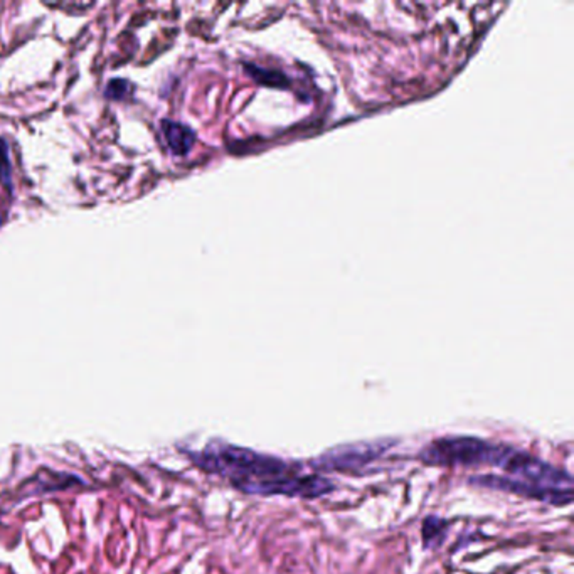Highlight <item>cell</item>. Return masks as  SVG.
I'll return each mask as SVG.
<instances>
[{"mask_svg": "<svg viewBox=\"0 0 574 574\" xmlns=\"http://www.w3.org/2000/svg\"><path fill=\"white\" fill-rule=\"evenodd\" d=\"M493 467L500 469L504 475H472L469 484L517 493L551 506H568L573 502L571 473L539 456L510 445H500V454Z\"/></svg>", "mask_w": 574, "mask_h": 574, "instance_id": "obj_1", "label": "cell"}, {"mask_svg": "<svg viewBox=\"0 0 574 574\" xmlns=\"http://www.w3.org/2000/svg\"><path fill=\"white\" fill-rule=\"evenodd\" d=\"M187 456L204 472L220 475L241 492L256 482L288 473L304 472V465L297 462L260 454L222 439H213L201 452H187Z\"/></svg>", "mask_w": 574, "mask_h": 574, "instance_id": "obj_2", "label": "cell"}, {"mask_svg": "<svg viewBox=\"0 0 574 574\" xmlns=\"http://www.w3.org/2000/svg\"><path fill=\"white\" fill-rule=\"evenodd\" d=\"M500 445L477 437H443L423 446L418 458L430 467L495 465Z\"/></svg>", "mask_w": 574, "mask_h": 574, "instance_id": "obj_3", "label": "cell"}, {"mask_svg": "<svg viewBox=\"0 0 574 574\" xmlns=\"http://www.w3.org/2000/svg\"><path fill=\"white\" fill-rule=\"evenodd\" d=\"M334 490H336V484L327 477H322L319 473L297 472L256 482L248 485L243 492L252 495H265V497L282 495L290 499L314 500L329 495Z\"/></svg>", "mask_w": 574, "mask_h": 574, "instance_id": "obj_4", "label": "cell"}, {"mask_svg": "<svg viewBox=\"0 0 574 574\" xmlns=\"http://www.w3.org/2000/svg\"><path fill=\"white\" fill-rule=\"evenodd\" d=\"M392 441H377V443H355L344 445L310 462V467L322 472H349L357 470L364 465H369L374 460L383 455Z\"/></svg>", "mask_w": 574, "mask_h": 574, "instance_id": "obj_5", "label": "cell"}, {"mask_svg": "<svg viewBox=\"0 0 574 574\" xmlns=\"http://www.w3.org/2000/svg\"><path fill=\"white\" fill-rule=\"evenodd\" d=\"M162 130H164V136H166L172 152L177 153V155H186L190 151V147L194 144V134L190 128H187L181 123L166 120L162 123Z\"/></svg>", "mask_w": 574, "mask_h": 574, "instance_id": "obj_6", "label": "cell"}, {"mask_svg": "<svg viewBox=\"0 0 574 574\" xmlns=\"http://www.w3.org/2000/svg\"><path fill=\"white\" fill-rule=\"evenodd\" d=\"M446 521H443L441 517L437 516H428L424 517L422 525V539L424 549H431L437 547L446 536Z\"/></svg>", "mask_w": 574, "mask_h": 574, "instance_id": "obj_7", "label": "cell"}, {"mask_svg": "<svg viewBox=\"0 0 574 574\" xmlns=\"http://www.w3.org/2000/svg\"><path fill=\"white\" fill-rule=\"evenodd\" d=\"M134 91V85L128 83L127 80H113L110 81V85L106 86L105 89V97L115 102H121L125 98H128Z\"/></svg>", "mask_w": 574, "mask_h": 574, "instance_id": "obj_8", "label": "cell"}, {"mask_svg": "<svg viewBox=\"0 0 574 574\" xmlns=\"http://www.w3.org/2000/svg\"><path fill=\"white\" fill-rule=\"evenodd\" d=\"M11 164H9V151L5 140H0V177L4 179V184L11 190Z\"/></svg>", "mask_w": 574, "mask_h": 574, "instance_id": "obj_9", "label": "cell"}, {"mask_svg": "<svg viewBox=\"0 0 574 574\" xmlns=\"http://www.w3.org/2000/svg\"><path fill=\"white\" fill-rule=\"evenodd\" d=\"M0 222H2V218H0Z\"/></svg>", "mask_w": 574, "mask_h": 574, "instance_id": "obj_10", "label": "cell"}]
</instances>
